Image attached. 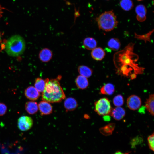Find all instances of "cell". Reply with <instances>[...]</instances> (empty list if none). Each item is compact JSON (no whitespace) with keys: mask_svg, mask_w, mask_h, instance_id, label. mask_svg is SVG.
Masks as SVG:
<instances>
[{"mask_svg":"<svg viewBox=\"0 0 154 154\" xmlns=\"http://www.w3.org/2000/svg\"><path fill=\"white\" fill-rule=\"evenodd\" d=\"M45 89L42 92V99L50 103H56L65 98V94L58 80L46 79Z\"/></svg>","mask_w":154,"mask_h":154,"instance_id":"6da1fadb","label":"cell"},{"mask_svg":"<svg viewBox=\"0 0 154 154\" xmlns=\"http://www.w3.org/2000/svg\"><path fill=\"white\" fill-rule=\"evenodd\" d=\"M25 48V43L22 37L14 35L9 38L5 44V49L9 56L13 57L22 54Z\"/></svg>","mask_w":154,"mask_h":154,"instance_id":"7a4b0ae2","label":"cell"},{"mask_svg":"<svg viewBox=\"0 0 154 154\" xmlns=\"http://www.w3.org/2000/svg\"><path fill=\"white\" fill-rule=\"evenodd\" d=\"M99 28L106 31H110L117 27L118 22L112 11H105L96 19Z\"/></svg>","mask_w":154,"mask_h":154,"instance_id":"3957f363","label":"cell"},{"mask_svg":"<svg viewBox=\"0 0 154 154\" xmlns=\"http://www.w3.org/2000/svg\"><path fill=\"white\" fill-rule=\"evenodd\" d=\"M95 111L99 115H110L112 110L110 100L106 98H102L94 103Z\"/></svg>","mask_w":154,"mask_h":154,"instance_id":"277c9868","label":"cell"},{"mask_svg":"<svg viewBox=\"0 0 154 154\" xmlns=\"http://www.w3.org/2000/svg\"><path fill=\"white\" fill-rule=\"evenodd\" d=\"M33 121L32 118L28 116H23L18 119V127L19 129L22 131H25L30 129L32 127Z\"/></svg>","mask_w":154,"mask_h":154,"instance_id":"5b68a950","label":"cell"},{"mask_svg":"<svg viewBox=\"0 0 154 154\" xmlns=\"http://www.w3.org/2000/svg\"><path fill=\"white\" fill-rule=\"evenodd\" d=\"M127 104L128 107L130 110H136L140 108L141 104V100L138 96L132 95L127 98Z\"/></svg>","mask_w":154,"mask_h":154,"instance_id":"8992f818","label":"cell"},{"mask_svg":"<svg viewBox=\"0 0 154 154\" xmlns=\"http://www.w3.org/2000/svg\"><path fill=\"white\" fill-rule=\"evenodd\" d=\"M24 94L26 97L29 100H35L40 96V92L33 86H30L27 88L25 90Z\"/></svg>","mask_w":154,"mask_h":154,"instance_id":"52a82bcc","label":"cell"},{"mask_svg":"<svg viewBox=\"0 0 154 154\" xmlns=\"http://www.w3.org/2000/svg\"><path fill=\"white\" fill-rule=\"evenodd\" d=\"M136 18L140 22L145 21L146 19L147 9L145 6L142 4L137 5L135 8Z\"/></svg>","mask_w":154,"mask_h":154,"instance_id":"ba28073f","label":"cell"},{"mask_svg":"<svg viewBox=\"0 0 154 154\" xmlns=\"http://www.w3.org/2000/svg\"><path fill=\"white\" fill-rule=\"evenodd\" d=\"M125 110L121 107L112 109L110 115L115 120L119 121L122 119L125 115Z\"/></svg>","mask_w":154,"mask_h":154,"instance_id":"9c48e42d","label":"cell"},{"mask_svg":"<svg viewBox=\"0 0 154 154\" xmlns=\"http://www.w3.org/2000/svg\"><path fill=\"white\" fill-rule=\"evenodd\" d=\"M38 108L42 115H47L51 114L52 111L51 105L46 101H43L39 102Z\"/></svg>","mask_w":154,"mask_h":154,"instance_id":"30bf717a","label":"cell"},{"mask_svg":"<svg viewBox=\"0 0 154 154\" xmlns=\"http://www.w3.org/2000/svg\"><path fill=\"white\" fill-rule=\"evenodd\" d=\"M52 52L49 49L45 48L40 52L39 56L40 60L43 62H48L52 58Z\"/></svg>","mask_w":154,"mask_h":154,"instance_id":"8fae6325","label":"cell"},{"mask_svg":"<svg viewBox=\"0 0 154 154\" xmlns=\"http://www.w3.org/2000/svg\"><path fill=\"white\" fill-rule=\"evenodd\" d=\"M25 108L26 112L29 114H34L36 113L38 110L37 103L34 101H29L27 102L25 105Z\"/></svg>","mask_w":154,"mask_h":154,"instance_id":"7c38bea8","label":"cell"},{"mask_svg":"<svg viewBox=\"0 0 154 154\" xmlns=\"http://www.w3.org/2000/svg\"><path fill=\"white\" fill-rule=\"evenodd\" d=\"M92 58L96 60H102L105 55L104 50L100 47L95 48L92 50L91 52Z\"/></svg>","mask_w":154,"mask_h":154,"instance_id":"4fadbf2b","label":"cell"},{"mask_svg":"<svg viewBox=\"0 0 154 154\" xmlns=\"http://www.w3.org/2000/svg\"><path fill=\"white\" fill-rule=\"evenodd\" d=\"M75 82L77 87L81 89H86L89 85L88 81L87 78L81 75L77 77Z\"/></svg>","mask_w":154,"mask_h":154,"instance_id":"5bb4252c","label":"cell"},{"mask_svg":"<svg viewBox=\"0 0 154 154\" xmlns=\"http://www.w3.org/2000/svg\"><path fill=\"white\" fill-rule=\"evenodd\" d=\"M97 44L96 40L93 38L88 37L84 39L83 45L86 49L91 50L96 48Z\"/></svg>","mask_w":154,"mask_h":154,"instance_id":"9a60e30c","label":"cell"},{"mask_svg":"<svg viewBox=\"0 0 154 154\" xmlns=\"http://www.w3.org/2000/svg\"><path fill=\"white\" fill-rule=\"evenodd\" d=\"M154 95L153 94H150L146 100L145 102V107L149 112L151 115L153 116L154 114Z\"/></svg>","mask_w":154,"mask_h":154,"instance_id":"2e32d148","label":"cell"},{"mask_svg":"<svg viewBox=\"0 0 154 154\" xmlns=\"http://www.w3.org/2000/svg\"><path fill=\"white\" fill-rule=\"evenodd\" d=\"M64 105L66 110L72 111L76 108L77 106V103L74 98H69L65 100Z\"/></svg>","mask_w":154,"mask_h":154,"instance_id":"e0dca14e","label":"cell"},{"mask_svg":"<svg viewBox=\"0 0 154 154\" xmlns=\"http://www.w3.org/2000/svg\"><path fill=\"white\" fill-rule=\"evenodd\" d=\"M115 127V124L111 123L100 129V132L103 135L108 136L112 134Z\"/></svg>","mask_w":154,"mask_h":154,"instance_id":"ac0fdd59","label":"cell"},{"mask_svg":"<svg viewBox=\"0 0 154 154\" xmlns=\"http://www.w3.org/2000/svg\"><path fill=\"white\" fill-rule=\"evenodd\" d=\"M115 90L114 85L110 83H108L104 85L101 88L100 92L101 94L104 95H111Z\"/></svg>","mask_w":154,"mask_h":154,"instance_id":"d6986e66","label":"cell"},{"mask_svg":"<svg viewBox=\"0 0 154 154\" xmlns=\"http://www.w3.org/2000/svg\"><path fill=\"white\" fill-rule=\"evenodd\" d=\"M78 69L79 73L81 75L86 78L90 77L92 73V70L85 66H80L78 67Z\"/></svg>","mask_w":154,"mask_h":154,"instance_id":"ffe728a7","label":"cell"},{"mask_svg":"<svg viewBox=\"0 0 154 154\" xmlns=\"http://www.w3.org/2000/svg\"><path fill=\"white\" fill-rule=\"evenodd\" d=\"M108 46L109 48L113 51H117L120 48L121 44L119 40L117 38H113L108 41Z\"/></svg>","mask_w":154,"mask_h":154,"instance_id":"44dd1931","label":"cell"},{"mask_svg":"<svg viewBox=\"0 0 154 154\" xmlns=\"http://www.w3.org/2000/svg\"><path fill=\"white\" fill-rule=\"evenodd\" d=\"M46 79L44 80L39 78H37L34 84L35 87L39 92H42L45 87Z\"/></svg>","mask_w":154,"mask_h":154,"instance_id":"7402d4cb","label":"cell"},{"mask_svg":"<svg viewBox=\"0 0 154 154\" xmlns=\"http://www.w3.org/2000/svg\"><path fill=\"white\" fill-rule=\"evenodd\" d=\"M120 5L122 9L125 11H129L134 6L133 2L131 0H121Z\"/></svg>","mask_w":154,"mask_h":154,"instance_id":"603a6c76","label":"cell"},{"mask_svg":"<svg viewBox=\"0 0 154 154\" xmlns=\"http://www.w3.org/2000/svg\"><path fill=\"white\" fill-rule=\"evenodd\" d=\"M113 102L114 106L116 107H120L124 104L123 98L121 95L118 94L114 97Z\"/></svg>","mask_w":154,"mask_h":154,"instance_id":"cb8c5ba5","label":"cell"},{"mask_svg":"<svg viewBox=\"0 0 154 154\" xmlns=\"http://www.w3.org/2000/svg\"><path fill=\"white\" fill-rule=\"evenodd\" d=\"M147 141L149 149L152 151H153L154 146V134L153 133L148 137Z\"/></svg>","mask_w":154,"mask_h":154,"instance_id":"d4e9b609","label":"cell"},{"mask_svg":"<svg viewBox=\"0 0 154 154\" xmlns=\"http://www.w3.org/2000/svg\"><path fill=\"white\" fill-rule=\"evenodd\" d=\"M7 107L4 103L0 102V116H3L6 113Z\"/></svg>","mask_w":154,"mask_h":154,"instance_id":"484cf974","label":"cell"},{"mask_svg":"<svg viewBox=\"0 0 154 154\" xmlns=\"http://www.w3.org/2000/svg\"><path fill=\"white\" fill-rule=\"evenodd\" d=\"M104 120L107 121V120H109V119H110V116H108V115H106L104 116Z\"/></svg>","mask_w":154,"mask_h":154,"instance_id":"4316f807","label":"cell"},{"mask_svg":"<svg viewBox=\"0 0 154 154\" xmlns=\"http://www.w3.org/2000/svg\"><path fill=\"white\" fill-rule=\"evenodd\" d=\"M113 154H127V153H124L120 151H117Z\"/></svg>","mask_w":154,"mask_h":154,"instance_id":"83f0119b","label":"cell"},{"mask_svg":"<svg viewBox=\"0 0 154 154\" xmlns=\"http://www.w3.org/2000/svg\"><path fill=\"white\" fill-rule=\"evenodd\" d=\"M2 9L0 10V18L2 16Z\"/></svg>","mask_w":154,"mask_h":154,"instance_id":"f1b7e54d","label":"cell"},{"mask_svg":"<svg viewBox=\"0 0 154 154\" xmlns=\"http://www.w3.org/2000/svg\"><path fill=\"white\" fill-rule=\"evenodd\" d=\"M1 35H0V42L1 41Z\"/></svg>","mask_w":154,"mask_h":154,"instance_id":"f546056e","label":"cell"},{"mask_svg":"<svg viewBox=\"0 0 154 154\" xmlns=\"http://www.w3.org/2000/svg\"><path fill=\"white\" fill-rule=\"evenodd\" d=\"M1 9H1V6L0 5V10Z\"/></svg>","mask_w":154,"mask_h":154,"instance_id":"4dcf8cb0","label":"cell"},{"mask_svg":"<svg viewBox=\"0 0 154 154\" xmlns=\"http://www.w3.org/2000/svg\"><path fill=\"white\" fill-rule=\"evenodd\" d=\"M138 1H142V0H137Z\"/></svg>","mask_w":154,"mask_h":154,"instance_id":"1f68e13d","label":"cell"},{"mask_svg":"<svg viewBox=\"0 0 154 154\" xmlns=\"http://www.w3.org/2000/svg\"></svg>","mask_w":154,"mask_h":154,"instance_id":"d6a6232c","label":"cell"}]
</instances>
